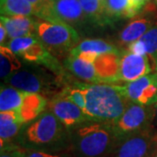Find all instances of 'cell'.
I'll list each match as a JSON object with an SVG mask.
<instances>
[{
    "mask_svg": "<svg viewBox=\"0 0 157 157\" xmlns=\"http://www.w3.org/2000/svg\"><path fill=\"white\" fill-rule=\"evenodd\" d=\"M155 113V109L151 108L150 106L132 103L127 107L121 117L110 124L118 139L121 140L129 135L149 129Z\"/></svg>",
    "mask_w": 157,
    "mask_h": 157,
    "instance_id": "cell-6",
    "label": "cell"
},
{
    "mask_svg": "<svg viewBox=\"0 0 157 157\" xmlns=\"http://www.w3.org/2000/svg\"><path fill=\"white\" fill-rule=\"evenodd\" d=\"M105 9L110 21L120 17H129L131 0H106Z\"/></svg>",
    "mask_w": 157,
    "mask_h": 157,
    "instance_id": "cell-23",
    "label": "cell"
},
{
    "mask_svg": "<svg viewBox=\"0 0 157 157\" xmlns=\"http://www.w3.org/2000/svg\"><path fill=\"white\" fill-rule=\"evenodd\" d=\"M46 101L42 95L36 93H25L22 106L18 112L24 123H28L39 117L44 111Z\"/></svg>",
    "mask_w": 157,
    "mask_h": 157,
    "instance_id": "cell-17",
    "label": "cell"
},
{
    "mask_svg": "<svg viewBox=\"0 0 157 157\" xmlns=\"http://www.w3.org/2000/svg\"><path fill=\"white\" fill-rule=\"evenodd\" d=\"M108 53H119L116 47L101 39H86L78 43L70 51V55L82 58L94 62L101 55Z\"/></svg>",
    "mask_w": 157,
    "mask_h": 157,
    "instance_id": "cell-11",
    "label": "cell"
},
{
    "mask_svg": "<svg viewBox=\"0 0 157 157\" xmlns=\"http://www.w3.org/2000/svg\"><path fill=\"white\" fill-rule=\"evenodd\" d=\"M155 115L157 116V102L155 104Z\"/></svg>",
    "mask_w": 157,
    "mask_h": 157,
    "instance_id": "cell-31",
    "label": "cell"
},
{
    "mask_svg": "<svg viewBox=\"0 0 157 157\" xmlns=\"http://www.w3.org/2000/svg\"><path fill=\"white\" fill-rule=\"evenodd\" d=\"M124 95L133 103L151 106L157 102V73L147 74L121 86Z\"/></svg>",
    "mask_w": 157,
    "mask_h": 157,
    "instance_id": "cell-7",
    "label": "cell"
},
{
    "mask_svg": "<svg viewBox=\"0 0 157 157\" xmlns=\"http://www.w3.org/2000/svg\"><path fill=\"white\" fill-rule=\"evenodd\" d=\"M51 108L52 112L67 128H75L87 121H92L80 107L59 95L52 101Z\"/></svg>",
    "mask_w": 157,
    "mask_h": 157,
    "instance_id": "cell-9",
    "label": "cell"
},
{
    "mask_svg": "<svg viewBox=\"0 0 157 157\" xmlns=\"http://www.w3.org/2000/svg\"><path fill=\"white\" fill-rule=\"evenodd\" d=\"M21 62L17 55L6 45L0 47V76L6 82L8 78L21 69Z\"/></svg>",
    "mask_w": 157,
    "mask_h": 157,
    "instance_id": "cell-20",
    "label": "cell"
},
{
    "mask_svg": "<svg viewBox=\"0 0 157 157\" xmlns=\"http://www.w3.org/2000/svg\"><path fill=\"white\" fill-rule=\"evenodd\" d=\"M36 34L50 52L63 53L79 43V36L72 25L65 22L35 20Z\"/></svg>",
    "mask_w": 157,
    "mask_h": 157,
    "instance_id": "cell-3",
    "label": "cell"
},
{
    "mask_svg": "<svg viewBox=\"0 0 157 157\" xmlns=\"http://www.w3.org/2000/svg\"><path fill=\"white\" fill-rule=\"evenodd\" d=\"M13 87L27 93L39 94L45 88V83L42 78H40L37 73L29 71H18L6 81Z\"/></svg>",
    "mask_w": 157,
    "mask_h": 157,
    "instance_id": "cell-15",
    "label": "cell"
},
{
    "mask_svg": "<svg viewBox=\"0 0 157 157\" xmlns=\"http://www.w3.org/2000/svg\"><path fill=\"white\" fill-rule=\"evenodd\" d=\"M100 1H101V2L102 3V4H103V5H105V2H106V0H100Z\"/></svg>",
    "mask_w": 157,
    "mask_h": 157,
    "instance_id": "cell-33",
    "label": "cell"
},
{
    "mask_svg": "<svg viewBox=\"0 0 157 157\" xmlns=\"http://www.w3.org/2000/svg\"><path fill=\"white\" fill-rule=\"evenodd\" d=\"M34 7L26 0H1V16H31Z\"/></svg>",
    "mask_w": 157,
    "mask_h": 157,
    "instance_id": "cell-22",
    "label": "cell"
},
{
    "mask_svg": "<svg viewBox=\"0 0 157 157\" xmlns=\"http://www.w3.org/2000/svg\"><path fill=\"white\" fill-rule=\"evenodd\" d=\"M152 67L147 55H140L128 52L121 56L119 77L127 82L134 81L147 74H149Z\"/></svg>",
    "mask_w": 157,
    "mask_h": 157,
    "instance_id": "cell-10",
    "label": "cell"
},
{
    "mask_svg": "<svg viewBox=\"0 0 157 157\" xmlns=\"http://www.w3.org/2000/svg\"><path fill=\"white\" fill-rule=\"evenodd\" d=\"M52 7L57 17L70 25H78L86 18L78 0H52Z\"/></svg>",
    "mask_w": 157,
    "mask_h": 157,
    "instance_id": "cell-12",
    "label": "cell"
},
{
    "mask_svg": "<svg viewBox=\"0 0 157 157\" xmlns=\"http://www.w3.org/2000/svg\"><path fill=\"white\" fill-rule=\"evenodd\" d=\"M153 27L152 21L148 18L135 19L121 31L120 39L125 44H131L140 39L150 28Z\"/></svg>",
    "mask_w": 157,
    "mask_h": 157,
    "instance_id": "cell-18",
    "label": "cell"
},
{
    "mask_svg": "<svg viewBox=\"0 0 157 157\" xmlns=\"http://www.w3.org/2000/svg\"><path fill=\"white\" fill-rule=\"evenodd\" d=\"M6 46L25 61L43 65L56 74L62 75L64 73L59 62L46 49L37 34L12 39Z\"/></svg>",
    "mask_w": 157,
    "mask_h": 157,
    "instance_id": "cell-4",
    "label": "cell"
},
{
    "mask_svg": "<svg viewBox=\"0 0 157 157\" xmlns=\"http://www.w3.org/2000/svg\"><path fill=\"white\" fill-rule=\"evenodd\" d=\"M156 148H157V146H156ZM152 155H153L154 157H157V150H155V153H154Z\"/></svg>",
    "mask_w": 157,
    "mask_h": 157,
    "instance_id": "cell-32",
    "label": "cell"
},
{
    "mask_svg": "<svg viewBox=\"0 0 157 157\" xmlns=\"http://www.w3.org/2000/svg\"><path fill=\"white\" fill-rule=\"evenodd\" d=\"M147 157H154V156H153V155H148V156H147Z\"/></svg>",
    "mask_w": 157,
    "mask_h": 157,
    "instance_id": "cell-34",
    "label": "cell"
},
{
    "mask_svg": "<svg viewBox=\"0 0 157 157\" xmlns=\"http://www.w3.org/2000/svg\"><path fill=\"white\" fill-rule=\"evenodd\" d=\"M25 157H61L57 155H52L49 153H45L42 151H33L27 152L26 156Z\"/></svg>",
    "mask_w": 157,
    "mask_h": 157,
    "instance_id": "cell-29",
    "label": "cell"
},
{
    "mask_svg": "<svg viewBox=\"0 0 157 157\" xmlns=\"http://www.w3.org/2000/svg\"><path fill=\"white\" fill-rule=\"evenodd\" d=\"M128 50L130 52H134V53H136V54L147 55L145 46H144L143 43L140 41V39H138V40H136L135 42L129 44Z\"/></svg>",
    "mask_w": 157,
    "mask_h": 157,
    "instance_id": "cell-28",
    "label": "cell"
},
{
    "mask_svg": "<svg viewBox=\"0 0 157 157\" xmlns=\"http://www.w3.org/2000/svg\"><path fill=\"white\" fill-rule=\"evenodd\" d=\"M155 3H156V5H157V0H155Z\"/></svg>",
    "mask_w": 157,
    "mask_h": 157,
    "instance_id": "cell-35",
    "label": "cell"
},
{
    "mask_svg": "<svg viewBox=\"0 0 157 157\" xmlns=\"http://www.w3.org/2000/svg\"><path fill=\"white\" fill-rule=\"evenodd\" d=\"M6 34H7V31H6V27L4 26L3 24H1V25H0V43H1V45H4L3 43L6 39Z\"/></svg>",
    "mask_w": 157,
    "mask_h": 157,
    "instance_id": "cell-30",
    "label": "cell"
},
{
    "mask_svg": "<svg viewBox=\"0 0 157 157\" xmlns=\"http://www.w3.org/2000/svg\"><path fill=\"white\" fill-rule=\"evenodd\" d=\"M157 138L146 129L124 138L115 157H147L155 151Z\"/></svg>",
    "mask_w": 157,
    "mask_h": 157,
    "instance_id": "cell-8",
    "label": "cell"
},
{
    "mask_svg": "<svg viewBox=\"0 0 157 157\" xmlns=\"http://www.w3.org/2000/svg\"><path fill=\"white\" fill-rule=\"evenodd\" d=\"M27 152L25 148L17 145L5 143L1 145L0 157H25Z\"/></svg>",
    "mask_w": 157,
    "mask_h": 157,
    "instance_id": "cell-26",
    "label": "cell"
},
{
    "mask_svg": "<svg viewBox=\"0 0 157 157\" xmlns=\"http://www.w3.org/2000/svg\"><path fill=\"white\" fill-rule=\"evenodd\" d=\"M65 126L52 112H46L26 127L23 135L24 144L31 147H46L61 140Z\"/></svg>",
    "mask_w": 157,
    "mask_h": 157,
    "instance_id": "cell-5",
    "label": "cell"
},
{
    "mask_svg": "<svg viewBox=\"0 0 157 157\" xmlns=\"http://www.w3.org/2000/svg\"><path fill=\"white\" fill-rule=\"evenodd\" d=\"M86 109L92 121L112 123L120 118L130 104L120 86L85 84Z\"/></svg>",
    "mask_w": 157,
    "mask_h": 157,
    "instance_id": "cell-1",
    "label": "cell"
},
{
    "mask_svg": "<svg viewBox=\"0 0 157 157\" xmlns=\"http://www.w3.org/2000/svg\"><path fill=\"white\" fill-rule=\"evenodd\" d=\"M25 91L18 90L15 87L1 86L0 92V111H13L19 110L22 106L25 95Z\"/></svg>",
    "mask_w": 157,
    "mask_h": 157,
    "instance_id": "cell-19",
    "label": "cell"
},
{
    "mask_svg": "<svg viewBox=\"0 0 157 157\" xmlns=\"http://www.w3.org/2000/svg\"><path fill=\"white\" fill-rule=\"evenodd\" d=\"M59 96L62 98H66L69 101L76 104L83 111L86 109V91H85V84L77 83L76 86L73 87H67L62 91Z\"/></svg>",
    "mask_w": 157,
    "mask_h": 157,
    "instance_id": "cell-25",
    "label": "cell"
},
{
    "mask_svg": "<svg viewBox=\"0 0 157 157\" xmlns=\"http://www.w3.org/2000/svg\"><path fill=\"white\" fill-rule=\"evenodd\" d=\"M51 1H52V0H51Z\"/></svg>",
    "mask_w": 157,
    "mask_h": 157,
    "instance_id": "cell-36",
    "label": "cell"
},
{
    "mask_svg": "<svg viewBox=\"0 0 157 157\" xmlns=\"http://www.w3.org/2000/svg\"><path fill=\"white\" fill-rule=\"evenodd\" d=\"M86 17L97 25H106L110 22L104 5L100 0H78Z\"/></svg>",
    "mask_w": 157,
    "mask_h": 157,
    "instance_id": "cell-21",
    "label": "cell"
},
{
    "mask_svg": "<svg viewBox=\"0 0 157 157\" xmlns=\"http://www.w3.org/2000/svg\"><path fill=\"white\" fill-rule=\"evenodd\" d=\"M148 0H131V6L129 11V17L135 16L142 9Z\"/></svg>",
    "mask_w": 157,
    "mask_h": 157,
    "instance_id": "cell-27",
    "label": "cell"
},
{
    "mask_svg": "<svg viewBox=\"0 0 157 157\" xmlns=\"http://www.w3.org/2000/svg\"><path fill=\"white\" fill-rule=\"evenodd\" d=\"M1 24L11 39L36 34L35 20L29 16H1Z\"/></svg>",
    "mask_w": 157,
    "mask_h": 157,
    "instance_id": "cell-13",
    "label": "cell"
},
{
    "mask_svg": "<svg viewBox=\"0 0 157 157\" xmlns=\"http://www.w3.org/2000/svg\"><path fill=\"white\" fill-rule=\"evenodd\" d=\"M24 124L18 110L0 113V139L1 145L8 143L14 138Z\"/></svg>",
    "mask_w": 157,
    "mask_h": 157,
    "instance_id": "cell-16",
    "label": "cell"
},
{
    "mask_svg": "<svg viewBox=\"0 0 157 157\" xmlns=\"http://www.w3.org/2000/svg\"><path fill=\"white\" fill-rule=\"evenodd\" d=\"M139 39L145 46L147 55L151 60L152 68L157 73V26H153Z\"/></svg>",
    "mask_w": 157,
    "mask_h": 157,
    "instance_id": "cell-24",
    "label": "cell"
},
{
    "mask_svg": "<svg viewBox=\"0 0 157 157\" xmlns=\"http://www.w3.org/2000/svg\"><path fill=\"white\" fill-rule=\"evenodd\" d=\"M65 67L79 78L94 84L102 83L97 72L94 62L88 61L82 58L69 55L65 62Z\"/></svg>",
    "mask_w": 157,
    "mask_h": 157,
    "instance_id": "cell-14",
    "label": "cell"
},
{
    "mask_svg": "<svg viewBox=\"0 0 157 157\" xmlns=\"http://www.w3.org/2000/svg\"><path fill=\"white\" fill-rule=\"evenodd\" d=\"M86 123L75 128L73 135L74 151L79 157L106 156L119 140L112 125L98 121Z\"/></svg>",
    "mask_w": 157,
    "mask_h": 157,
    "instance_id": "cell-2",
    "label": "cell"
}]
</instances>
